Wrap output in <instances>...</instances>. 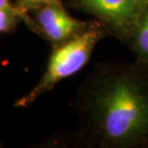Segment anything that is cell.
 Segmentation results:
<instances>
[{"instance_id": "4", "label": "cell", "mask_w": 148, "mask_h": 148, "mask_svg": "<svg viewBox=\"0 0 148 148\" xmlns=\"http://www.w3.org/2000/svg\"><path fill=\"white\" fill-rule=\"evenodd\" d=\"M31 12L34 16V27L38 29L54 45L83 33L94 23L74 18L64 10L63 5L45 4Z\"/></svg>"}, {"instance_id": "2", "label": "cell", "mask_w": 148, "mask_h": 148, "mask_svg": "<svg viewBox=\"0 0 148 148\" xmlns=\"http://www.w3.org/2000/svg\"><path fill=\"white\" fill-rule=\"evenodd\" d=\"M105 29L101 22H94L83 33L55 45L42 77L29 92L14 103V106L29 107L58 83L80 71L90 60L97 42L105 37Z\"/></svg>"}, {"instance_id": "8", "label": "cell", "mask_w": 148, "mask_h": 148, "mask_svg": "<svg viewBox=\"0 0 148 148\" xmlns=\"http://www.w3.org/2000/svg\"><path fill=\"white\" fill-rule=\"evenodd\" d=\"M11 6H14L13 3H12V0H0V9L11 7Z\"/></svg>"}, {"instance_id": "1", "label": "cell", "mask_w": 148, "mask_h": 148, "mask_svg": "<svg viewBox=\"0 0 148 148\" xmlns=\"http://www.w3.org/2000/svg\"><path fill=\"white\" fill-rule=\"evenodd\" d=\"M81 106L88 131L101 146H148L145 64L103 67L88 84Z\"/></svg>"}, {"instance_id": "3", "label": "cell", "mask_w": 148, "mask_h": 148, "mask_svg": "<svg viewBox=\"0 0 148 148\" xmlns=\"http://www.w3.org/2000/svg\"><path fill=\"white\" fill-rule=\"evenodd\" d=\"M147 4L144 0H74L79 10L97 17L106 29L128 43Z\"/></svg>"}, {"instance_id": "6", "label": "cell", "mask_w": 148, "mask_h": 148, "mask_svg": "<svg viewBox=\"0 0 148 148\" xmlns=\"http://www.w3.org/2000/svg\"><path fill=\"white\" fill-rule=\"evenodd\" d=\"M26 20V16L16 7V5L11 7L0 9V34L9 33L16 28L19 20Z\"/></svg>"}, {"instance_id": "7", "label": "cell", "mask_w": 148, "mask_h": 148, "mask_svg": "<svg viewBox=\"0 0 148 148\" xmlns=\"http://www.w3.org/2000/svg\"><path fill=\"white\" fill-rule=\"evenodd\" d=\"M45 4L63 5L61 0H16L14 5L25 16H28L27 14L29 12H31L35 8Z\"/></svg>"}, {"instance_id": "9", "label": "cell", "mask_w": 148, "mask_h": 148, "mask_svg": "<svg viewBox=\"0 0 148 148\" xmlns=\"http://www.w3.org/2000/svg\"><path fill=\"white\" fill-rule=\"evenodd\" d=\"M144 1H145L146 3H148V0H144Z\"/></svg>"}, {"instance_id": "5", "label": "cell", "mask_w": 148, "mask_h": 148, "mask_svg": "<svg viewBox=\"0 0 148 148\" xmlns=\"http://www.w3.org/2000/svg\"><path fill=\"white\" fill-rule=\"evenodd\" d=\"M138 62L148 66V4L141 14L131 40Z\"/></svg>"}]
</instances>
